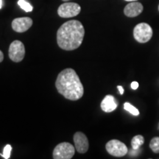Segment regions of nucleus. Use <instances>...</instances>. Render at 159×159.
Listing matches in <instances>:
<instances>
[{"instance_id":"22","label":"nucleus","mask_w":159,"mask_h":159,"mask_svg":"<svg viewBox=\"0 0 159 159\" xmlns=\"http://www.w3.org/2000/svg\"><path fill=\"white\" fill-rule=\"evenodd\" d=\"M63 2H68V1H69V0H63Z\"/></svg>"},{"instance_id":"9","label":"nucleus","mask_w":159,"mask_h":159,"mask_svg":"<svg viewBox=\"0 0 159 159\" xmlns=\"http://www.w3.org/2000/svg\"><path fill=\"white\" fill-rule=\"evenodd\" d=\"M74 142L76 150L79 153H85L89 150V140L86 136L81 132H77L74 135Z\"/></svg>"},{"instance_id":"10","label":"nucleus","mask_w":159,"mask_h":159,"mask_svg":"<svg viewBox=\"0 0 159 159\" xmlns=\"http://www.w3.org/2000/svg\"><path fill=\"white\" fill-rule=\"evenodd\" d=\"M143 11V5L140 2H133L125 6L124 13L128 17H136L140 15Z\"/></svg>"},{"instance_id":"1","label":"nucleus","mask_w":159,"mask_h":159,"mask_svg":"<svg viewBox=\"0 0 159 159\" xmlns=\"http://www.w3.org/2000/svg\"><path fill=\"white\" fill-rule=\"evenodd\" d=\"M85 35L84 27L80 21L71 20L63 24L57 32V42L64 50H75L81 45Z\"/></svg>"},{"instance_id":"11","label":"nucleus","mask_w":159,"mask_h":159,"mask_svg":"<svg viewBox=\"0 0 159 159\" xmlns=\"http://www.w3.org/2000/svg\"><path fill=\"white\" fill-rule=\"evenodd\" d=\"M118 106V102L112 95H107L101 102V108L104 112L111 113Z\"/></svg>"},{"instance_id":"19","label":"nucleus","mask_w":159,"mask_h":159,"mask_svg":"<svg viewBox=\"0 0 159 159\" xmlns=\"http://www.w3.org/2000/svg\"><path fill=\"white\" fill-rule=\"evenodd\" d=\"M4 60V55H3V52L0 50V63L2 62V61Z\"/></svg>"},{"instance_id":"7","label":"nucleus","mask_w":159,"mask_h":159,"mask_svg":"<svg viewBox=\"0 0 159 159\" xmlns=\"http://www.w3.org/2000/svg\"><path fill=\"white\" fill-rule=\"evenodd\" d=\"M81 7L78 4L66 2L61 5L57 9V13L62 18H71L76 16L80 13Z\"/></svg>"},{"instance_id":"14","label":"nucleus","mask_w":159,"mask_h":159,"mask_svg":"<svg viewBox=\"0 0 159 159\" xmlns=\"http://www.w3.org/2000/svg\"><path fill=\"white\" fill-rule=\"evenodd\" d=\"M18 5L20 6L21 9H23L26 12H31L33 10V6L26 0H19Z\"/></svg>"},{"instance_id":"5","label":"nucleus","mask_w":159,"mask_h":159,"mask_svg":"<svg viewBox=\"0 0 159 159\" xmlns=\"http://www.w3.org/2000/svg\"><path fill=\"white\" fill-rule=\"evenodd\" d=\"M105 148L109 154L115 157L125 156L128 152L126 145L117 139L109 141L105 145Z\"/></svg>"},{"instance_id":"3","label":"nucleus","mask_w":159,"mask_h":159,"mask_svg":"<svg viewBox=\"0 0 159 159\" xmlns=\"http://www.w3.org/2000/svg\"><path fill=\"white\" fill-rule=\"evenodd\" d=\"M152 27L147 23H140L134 27V39L139 43H147L152 37Z\"/></svg>"},{"instance_id":"17","label":"nucleus","mask_w":159,"mask_h":159,"mask_svg":"<svg viewBox=\"0 0 159 159\" xmlns=\"http://www.w3.org/2000/svg\"><path fill=\"white\" fill-rule=\"evenodd\" d=\"M138 88H139V83L138 82L134 81V82H133L132 83H131V89H134V90H136Z\"/></svg>"},{"instance_id":"4","label":"nucleus","mask_w":159,"mask_h":159,"mask_svg":"<svg viewBox=\"0 0 159 159\" xmlns=\"http://www.w3.org/2000/svg\"><path fill=\"white\" fill-rule=\"evenodd\" d=\"M75 148L68 142H63L57 144L53 150L54 159H70L75 156Z\"/></svg>"},{"instance_id":"23","label":"nucleus","mask_w":159,"mask_h":159,"mask_svg":"<svg viewBox=\"0 0 159 159\" xmlns=\"http://www.w3.org/2000/svg\"><path fill=\"white\" fill-rule=\"evenodd\" d=\"M158 11H159V5H158Z\"/></svg>"},{"instance_id":"21","label":"nucleus","mask_w":159,"mask_h":159,"mask_svg":"<svg viewBox=\"0 0 159 159\" xmlns=\"http://www.w3.org/2000/svg\"><path fill=\"white\" fill-rule=\"evenodd\" d=\"M125 1H127V2H136V1H137V0H125Z\"/></svg>"},{"instance_id":"12","label":"nucleus","mask_w":159,"mask_h":159,"mask_svg":"<svg viewBox=\"0 0 159 159\" xmlns=\"http://www.w3.org/2000/svg\"><path fill=\"white\" fill-rule=\"evenodd\" d=\"M144 143V138L142 135H137L132 139L131 141V146L134 150H139L141 146H142Z\"/></svg>"},{"instance_id":"15","label":"nucleus","mask_w":159,"mask_h":159,"mask_svg":"<svg viewBox=\"0 0 159 159\" xmlns=\"http://www.w3.org/2000/svg\"><path fill=\"white\" fill-rule=\"evenodd\" d=\"M124 108L127 111H128L129 113H130L131 114L134 115V116H138L139 115V111L136 107H134V105H132L129 102H125L124 104Z\"/></svg>"},{"instance_id":"16","label":"nucleus","mask_w":159,"mask_h":159,"mask_svg":"<svg viewBox=\"0 0 159 159\" xmlns=\"http://www.w3.org/2000/svg\"><path fill=\"white\" fill-rule=\"evenodd\" d=\"M11 150H12V147L10 144H7L3 150V153L0 154V156H2L5 159H8L11 157Z\"/></svg>"},{"instance_id":"8","label":"nucleus","mask_w":159,"mask_h":159,"mask_svg":"<svg viewBox=\"0 0 159 159\" xmlns=\"http://www.w3.org/2000/svg\"><path fill=\"white\" fill-rule=\"evenodd\" d=\"M33 25V20L29 17L17 18L12 21V28L17 33H25Z\"/></svg>"},{"instance_id":"20","label":"nucleus","mask_w":159,"mask_h":159,"mask_svg":"<svg viewBox=\"0 0 159 159\" xmlns=\"http://www.w3.org/2000/svg\"><path fill=\"white\" fill-rule=\"evenodd\" d=\"M2 7V0H0V9Z\"/></svg>"},{"instance_id":"18","label":"nucleus","mask_w":159,"mask_h":159,"mask_svg":"<svg viewBox=\"0 0 159 159\" xmlns=\"http://www.w3.org/2000/svg\"><path fill=\"white\" fill-rule=\"evenodd\" d=\"M117 89H119L120 94L122 95L123 94H124V89H123L122 86H121V85H118V86H117Z\"/></svg>"},{"instance_id":"13","label":"nucleus","mask_w":159,"mask_h":159,"mask_svg":"<svg viewBox=\"0 0 159 159\" xmlns=\"http://www.w3.org/2000/svg\"><path fill=\"white\" fill-rule=\"evenodd\" d=\"M150 148L155 153H159V137H154L150 143Z\"/></svg>"},{"instance_id":"2","label":"nucleus","mask_w":159,"mask_h":159,"mask_svg":"<svg viewBox=\"0 0 159 159\" xmlns=\"http://www.w3.org/2000/svg\"><path fill=\"white\" fill-rule=\"evenodd\" d=\"M58 92L66 99L76 101L83 97L84 93L83 84L74 69L68 68L58 75L55 81Z\"/></svg>"},{"instance_id":"6","label":"nucleus","mask_w":159,"mask_h":159,"mask_svg":"<svg viewBox=\"0 0 159 159\" xmlns=\"http://www.w3.org/2000/svg\"><path fill=\"white\" fill-rule=\"evenodd\" d=\"M9 57L13 62H21L24 59L25 55V47L21 41H13L9 47Z\"/></svg>"}]
</instances>
